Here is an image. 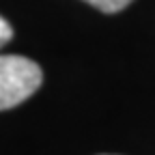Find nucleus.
<instances>
[{
    "mask_svg": "<svg viewBox=\"0 0 155 155\" xmlns=\"http://www.w3.org/2000/svg\"><path fill=\"white\" fill-rule=\"evenodd\" d=\"M84 2H88L91 7L99 9L104 13H116V11H123L131 0H84Z\"/></svg>",
    "mask_w": 155,
    "mask_h": 155,
    "instance_id": "obj_2",
    "label": "nucleus"
},
{
    "mask_svg": "<svg viewBox=\"0 0 155 155\" xmlns=\"http://www.w3.org/2000/svg\"><path fill=\"white\" fill-rule=\"evenodd\" d=\"M43 73L26 56H0V110L15 108L41 86Z\"/></svg>",
    "mask_w": 155,
    "mask_h": 155,
    "instance_id": "obj_1",
    "label": "nucleus"
},
{
    "mask_svg": "<svg viewBox=\"0 0 155 155\" xmlns=\"http://www.w3.org/2000/svg\"><path fill=\"white\" fill-rule=\"evenodd\" d=\"M11 39H13V28H11V24L7 22L5 17H0V48L7 45Z\"/></svg>",
    "mask_w": 155,
    "mask_h": 155,
    "instance_id": "obj_3",
    "label": "nucleus"
}]
</instances>
